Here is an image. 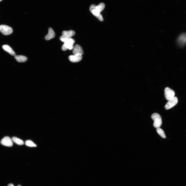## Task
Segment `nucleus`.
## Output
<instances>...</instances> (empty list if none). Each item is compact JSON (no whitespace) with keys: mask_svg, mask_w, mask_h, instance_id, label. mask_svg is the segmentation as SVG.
Instances as JSON below:
<instances>
[{"mask_svg":"<svg viewBox=\"0 0 186 186\" xmlns=\"http://www.w3.org/2000/svg\"><path fill=\"white\" fill-rule=\"evenodd\" d=\"M2 1V0H0V1Z\"/></svg>","mask_w":186,"mask_h":186,"instance_id":"21","label":"nucleus"},{"mask_svg":"<svg viewBox=\"0 0 186 186\" xmlns=\"http://www.w3.org/2000/svg\"><path fill=\"white\" fill-rule=\"evenodd\" d=\"M18 186H21V185H19Z\"/></svg>","mask_w":186,"mask_h":186,"instance_id":"20","label":"nucleus"},{"mask_svg":"<svg viewBox=\"0 0 186 186\" xmlns=\"http://www.w3.org/2000/svg\"><path fill=\"white\" fill-rule=\"evenodd\" d=\"M25 144L26 145L31 147H35L37 146L32 141L29 140L26 141Z\"/></svg>","mask_w":186,"mask_h":186,"instance_id":"18","label":"nucleus"},{"mask_svg":"<svg viewBox=\"0 0 186 186\" xmlns=\"http://www.w3.org/2000/svg\"><path fill=\"white\" fill-rule=\"evenodd\" d=\"M0 32L5 35H8L12 34L13 30L10 27L5 25H0Z\"/></svg>","mask_w":186,"mask_h":186,"instance_id":"3","label":"nucleus"},{"mask_svg":"<svg viewBox=\"0 0 186 186\" xmlns=\"http://www.w3.org/2000/svg\"><path fill=\"white\" fill-rule=\"evenodd\" d=\"M71 38L67 37L63 35H62L60 37V40L64 43L68 42L69 41Z\"/></svg>","mask_w":186,"mask_h":186,"instance_id":"17","label":"nucleus"},{"mask_svg":"<svg viewBox=\"0 0 186 186\" xmlns=\"http://www.w3.org/2000/svg\"><path fill=\"white\" fill-rule=\"evenodd\" d=\"M48 31V34L45 37V39L46 41L50 40L54 38L55 37V32L52 28L49 27Z\"/></svg>","mask_w":186,"mask_h":186,"instance_id":"8","label":"nucleus"},{"mask_svg":"<svg viewBox=\"0 0 186 186\" xmlns=\"http://www.w3.org/2000/svg\"><path fill=\"white\" fill-rule=\"evenodd\" d=\"M96 6V5L94 4L91 5L89 8L90 11L91 13L96 17L99 20L101 21H103V19L102 15L95 9Z\"/></svg>","mask_w":186,"mask_h":186,"instance_id":"2","label":"nucleus"},{"mask_svg":"<svg viewBox=\"0 0 186 186\" xmlns=\"http://www.w3.org/2000/svg\"><path fill=\"white\" fill-rule=\"evenodd\" d=\"M82 59V55L78 54L70 56L69 59L72 62L76 63L81 61Z\"/></svg>","mask_w":186,"mask_h":186,"instance_id":"7","label":"nucleus"},{"mask_svg":"<svg viewBox=\"0 0 186 186\" xmlns=\"http://www.w3.org/2000/svg\"><path fill=\"white\" fill-rule=\"evenodd\" d=\"M165 106V108L166 110H168L176 105L178 103V100L176 97H174L172 99L168 101Z\"/></svg>","mask_w":186,"mask_h":186,"instance_id":"5","label":"nucleus"},{"mask_svg":"<svg viewBox=\"0 0 186 186\" xmlns=\"http://www.w3.org/2000/svg\"><path fill=\"white\" fill-rule=\"evenodd\" d=\"M1 144L3 145L11 147L13 145L12 139L8 137H5L3 138L1 141Z\"/></svg>","mask_w":186,"mask_h":186,"instance_id":"6","label":"nucleus"},{"mask_svg":"<svg viewBox=\"0 0 186 186\" xmlns=\"http://www.w3.org/2000/svg\"><path fill=\"white\" fill-rule=\"evenodd\" d=\"M7 186H14V185L12 184H9Z\"/></svg>","mask_w":186,"mask_h":186,"instance_id":"19","label":"nucleus"},{"mask_svg":"<svg viewBox=\"0 0 186 186\" xmlns=\"http://www.w3.org/2000/svg\"><path fill=\"white\" fill-rule=\"evenodd\" d=\"M151 118L154 121L153 125L155 128L160 127L162 124V121L161 116L158 114L154 113L152 114Z\"/></svg>","mask_w":186,"mask_h":186,"instance_id":"1","label":"nucleus"},{"mask_svg":"<svg viewBox=\"0 0 186 186\" xmlns=\"http://www.w3.org/2000/svg\"><path fill=\"white\" fill-rule=\"evenodd\" d=\"M74 46L73 44L70 42L64 43L62 47V49L64 51L67 49L71 50L74 48Z\"/></svg>","mask_w":186,"mask_h":186,"instance_id":"11","label":"nucleus"},{"mask_svg":"<svg viewBox=\"0 0 186 186\" xmlns=\"http://www.w3.org/2000/svg\"><path fill=\"white\" fill-rule=\"evenodd\" d=\"M74 49L73 53L74 55L79 54L83 55L84 54L83 49L78 44L76 45Z\"/></svg>","mask_w":186,"mask_h":186,"instance_id":"9","label":"nucleus"},{"mask_svg":"<svg viewBox=\"0 0 186 186\" xmlns=\"http://www.w3.org/2000/svg\"><path fill=\"white\" fill-rule=\"evenodd\" d=\"M12 139L13 141L18 145H23L24 144L23 141L17 138L13 137Z\"/></svg>","mask_w":186,"mask_h":186,"instance_id":"15","label":"nucleus"},{"mask_svg":"<svg viewBox=\"0 0 186 186\" xmlns=\"http://www.w3.org/2000/svg\"><path fill=\"white\" fill-rule=\"evenodd\" d=\"M75 34V32L74 31L72 30L69 31H64L62 32V35L70 38H71V37L74 36Z\"/></svg>","mask_w":186,"mask_h":186,"instance_id":"13","label":"nucleus"},{"mask_svg":"<svg viewBox=\"0 0 186 186\" xmlns=\"http://www.w3.org/2000/svg\"><path fill=\"white\" fill-rule=\"evenodd\" d=\"M156 131L162 138L164 139L166 138V136L165 133L163 130L160 127L156 129Z\"/></svg>","mask_w":186,"mask_h":186,"instance_id":"16","label":"nucleus"},{"mask_svg":"<svg viewBox=\"0 0 186 186\" xmlns=\"http://www.w3.org/2000/svg\"><path fill=\"white\" fill-rule=\"evenodd\" d=\"M2 48L5 51L11 55L14 56L16 55V54L13 50L8 45H3L2 46Z\"/></svg>","mask_w":186,"mask_h":186,"instance_id":"10","label":"nucleus"},{"mask_svg":"<svg viewBox=\"0 0 186 186\" xmlns=\"http://www.w3.org/2000/svg\"><path fill=\"white\" fill-rule=\"evenodd\" d=\"M14 58L16 60L19 62H24L27 60V58L26 56L21 55H15Z\"/></svg>","mask_w":186,"mask_h":186,"instance_id":"12","label":"nucleus"},{"mask_svg":"<svg viewBox=\"0 0 186 186\" xmlns=\"http://www.w3.org/2000/svg\"><path fill=\"white\" fill-rule=\"evenodd\" d=\"M165 98L168 101L173 99L175 95V93L173 90L168 87L165 88Z\"/></svg>","mask_w":186,"mask_h":186,"instance_id":"4","label":"nucleus"},{"mask_svg":"<svg viewBox=\"0 0 186 186\" xmlns=\"http://www.w3.org/2000/svg\"><path fill=\"white\" fill-rule=\"evenodd\" d=\"M105 7L104 4L103 3H101L97 6L95 9L98 12L100 13L104 10Z\"/></svg>","mask_w":186,"mask_h":186,"instance_id":"14","label":"nucleus"}]
</instances>
